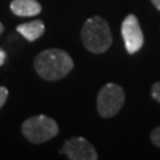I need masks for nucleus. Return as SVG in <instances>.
I'll use <instances>...</instances> for the list:
<instances>
[{"label": "nucleus", "mask_w": 160, "mask_h": 160, "mask_svg": "<svg viewBox=\"0 0 160 160\" xmlns=\"http://www.w3.org/2000/svg\"><path fill=\"white\" fill-rule=\"evenodd\" d=\"M34 69L43 80H62L74 68V61L67 51L61 49H48L34 58Z\"/></svg>", "instance_id": "f257e3e1"}, {"label": "nucleus", "mask_w": 160, "mask_h": 160, "mask_svg": "<svg viewBox=\"0 0 160 160\" xmlns=\"http://www.w3.org/2000/svg\"><path fill=\"white\" fill-rule=\"evenodd\" d=\"M81 38L87 50L92 53L106 52L113 43L108 23L98 16L87 19L81 31Z\"/></svg>", "instance_id": "f03ea898"}, {"label": "nucleus", "mask_w": 160, "mask_h": 160, "mask_svg": "<svg viewBox=\"0 0 160 160\" xmlns=\"http://www.w3.org/2000/svg\"><path fill=\"white\" fill-rule=\"evenodd\" d=\"M58 132L57 122L46 115L31 116L22 125V133L32 143L46 142L56 137Z\"/></svg>", "instance_id": "7ed1b4c3"}, {"label": "nucleus", "mask_w": 160, "mask_h": 160, "mask_svg": "<svg viewBox=\"0 0 160 160\" xmlns=\"http://www.w3.org/2000/svg\"><path fill=\"white\" fill-rule=\"evenodd\" d=\"M125 92L122 87L108 83L101 88L97 95V112L104 119L113 118L121 110L125 103Z\"/></svg>", "instance_id": "20e7f679"}, {"label": "nucleus", "mask_w": 160, "mask_h": 160, "mask_svg": "<svg viewBox=\"0 0 160 160\" xmlns=\"http://www.w3.org/2000/svg\"><path fill=\"white\" fill-rule=\"evenodd\" d=\"M121 33L128 53H135L143 45V33L138 18L134 14H128L121 25Z\"/></svg>", "instance_id": "39448f33"}, {"label": "nucleus", "mask_w": 160, "mask_h": 160, "mask_svg": "<svg viewBox=\"0 0 160 160\" xmlns=\"http://www.w3.org/2000/svg\"><path fill=\"white\" fill-rule=\"evenodd\" d=\"M59 153H64L70 160H96V149L84 138H72L64 142Z\"/></svg>", "instance_id": "423d86ee"}, {"label": "nucleus", "mask_w": 160, "mask_h": 160, "mask_svg": "<svg viewBox=\"0 0 160 160\" xmlns=\"http://www.w3.org/2000/svg\"><path fill=\"white\" fill-rule=\"evenodd\" d=\"M10 7L19 17H33L42 12V5L37 0H13Z\"/></svg>", "instance_id": "0eeeda50"}, {"label": "nucleus", "mask_w": 160, "mask_h": 160, "mask_svg": "<svg viewBox=\"0 0 160 160\" xmlns=\"http://www.w3.org/2000/svg\"><path fill=\"white\" fill-rule=\"evenodd\" d=\"M17 31L25 39H28L29 42H34L43 36L44 31H45V26L42 20H33V22L18 25Z\"/></svg>", "instance_id": "6e6552de"}, {"label": "nucleus", "mask_w": 160, "mask_h": 160, "mask_svg": "<svg viewBox=\"0 0 160 160\" xmlns=\"http://www.w3.org/2000/svg\"><path fill=\"white\" fill-rule=\"evenodd\" d=\"M151 95L154 98L157 102L160 103V81L159 82H155L154 84L151 88Z\"/></svg>", "instance_id": "1a4fd4ad"}, {"label": "nucleus", "mask_w": 160, "mask_h": 160, "mask_svg": "<svg viewBox=\"0 0 160 160\" xmlns=\"http://www.w3.org/2000/svg\"><path fill=\"white\" fill-rule=\"evenodd\" d=\"M151 140L155 146L160 147V127H157L155 129L151 132Z\"/></svg>", "instance_id": "9d476101"}, {"label": "nucleus", "mask_w": 160, "mask_h": 160, "mask_svg": "<svg viewBox=\"0 0 160 160\" xmlns=\"http://www.w3.org/2000/svg\"><path fill=\"white\" fill-rule=\"evenodd\" d=\"M7 96H8V90L5 87H0V109L2 108V106L5 104Z\"/></svg>", "instance_id": "9b49d317"}, {"label": "nucleus", "mask_w": 160, "mask_h": 160, "mask_svg": "<svg viewBox=\"0 0 160 160\" xmlns=\"http://www.w3.org/2000/svg\"><path fill=\"white\" fill-rule=\"evenodd\" d=\"M5 58H6V53L2 50H0V67L4 64V62H5Z\"/></svg>", "instance_id": "f8f14e48"}, {"label": "nucleus", "mask_w": 160, "mask_h": 160, "mask_svg": "<svg viewBox=\"0 0 160 160\" xmlns=\"http://www.w3.org/2000/svg\"><path fill=\"white\" fill-rule=\"evenodd\" d=\"M152 1V4L154 5V7L158 10V11H160V0H151Z\"/></svg>", "instance_id": "ddd939ff"}, {"label": "nucleus", "mask_w": 160, "mask_h": 160, "mask_svg": "<svg viewBox=\"0 0 160 160\" xmlns=\"http://www.w3.org/2000/svg\"><path fill=\"white\" fill-rule=\"evenodd\" d=\"M2 32H4V25L0 23V34L2 33Z\"/></svg>", "instance_id": "4468645a"}]
</instances>
